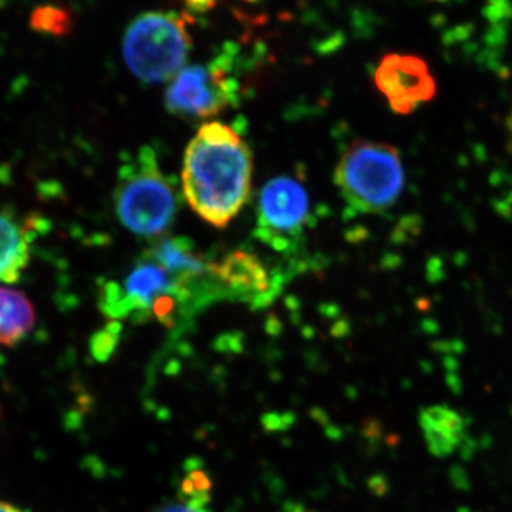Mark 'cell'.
Wrapping results in <instances>:
<instances>
[{"instance_id":"6da1fadb","label":"cell","mask_w":512,"mask_h":512,"mask_svg":"<svg viewBox=\"0 0 512 512\" xmlns=\"http://www.w3.org/2000/svg\"><path fill=\"white\" fill-rule=\"evenodd\" d=\"M252 156L241 136L220 121L205 123L185 151L183 188L192 210L225 228L249 200Z\"/></svg>"},{"instance_id":"7a4b0ae2","label":"cell","mask_w":512,"mask_h":512,"mask_svg":"<svg viewBox=\"0 0 512 512\" xmlns=\"http://www.w3.org/2000/svg\"><path fill=\"white\" fill-rule=\"evenodd\" d=\"M191 47L187 23L171 12L141 13L128 25L123 39L128 69L146 83L174 79L187 63Z\"/></svg>"},{"instance_id":"3957f363","label":"cell","mask_w":512,"mask_h":512,"mask_svg":"<svg viewBox=\"0 0 512 512\" xmlns=\"http://www.w3.org/2000/svg\"><path fill=\"white\" fill-rule=\"evenodd\" d=\"M114 202L121 224L140 237H160L173 224L175 191L161 174L150 147L143 148L133 163L121 168Z\"/></svg>"},{"instance_id":"277c9868","label":"cell","mask_w":512,"mask_h":512,"mask_svg":"<svg viewBox=\"0 0 512 512\" xmlns=\"http://www.w3.org/2000/svg\"><path fill=\"white\" fill-rule=\"evenodd\" d=\"M336 184L350 207L362 212H382L396 204L402 194V158L389 144L355 141L340 158Z\"/></svg>"},{"instance_id":"5b68a950","label":"cell","mask_w":512,"mask_h":512,"mask_svg":"<svg viewBox=\"0 0 512 512\" xmlns=\"http://www.w3.org/2000/svg\"><path fill=\"white\" fill-rule=\"evenodd\" d=\"M231 93L227 70L220 62L197 64L185 67L174 77L165 104L171 113L207 119L227 109Z\"/></svg>"},{"instance_id":"8992f818","label":"cell","mask_w":512,"mask_h":512,"mask_svg":"<svg viewBox=\"0 0 512 512\" xmlns=\"http://www.w3.org/2000/svg\"><path fill=\"white\" fill-rule=\"evenodd\" d=\"M175 285L181 284L147 254L137 262L123 284L104 285L100 308L109 318L124 319L134 315L138 318L141 312L153 309L157 299L168 296Z\"/></svg>"},{"instance_id":"52a82bcc","label":"cell","mask_w":512,"mask_h":512,"mask_svg":"<svg viewBox=\"0 0 512 512\" xmlns=\"http://www.w3.org/2000/svg\"><path fill=\"white\" fill-rule=\"evenodd\" d=\"M377 90L397 114L413 113L436 96V80L419 56L390 53L380 60L375 76Z\"/></svg>"},{"instance_id":"ba28073f","label":"cell","mask_w":512,"mask_h":512,"mask_svg":"<svg viewBox=\"0 0 512 512\" xmlns=\"http://www.w3.org/2000/svg\"><path fill=\"white\" fill-rule=\"evenodd\" d=\"M308 212V192L292 178H275L261 192L259 224L269 235L295 234L305 224Z\"/></svg>"},{"instance_id":"9c48e42d","label":"cell","mask_w":512,"mask_h":512,"mask_svg":"<svg viewBox=\"0 0 512 512\" xmlns=\"http://www.w3.org/2000/svg\"><path fill=\"white\" fill-rule=\"evenodd\" d=\"M148 255L163 266L165 271L170 272L181 285L198 276L212 274V265L201 255L195 254L180 238L158 239Z\"/></svg>"},{"instance_id":"30bf717a","label":"cell","mask_w":512,"mask_h":512,"mask_svg":"<svg viewBox=\"0 0 512 512\" xmlns=\"http://www.w3.org/2000/svg\"><path fill=\"white\" fill-rule=\"evenodd\" d=\"M35 322V308L22 292L0 288V345H18L32 332Z\"/></svg>"},{"instance_id":"8fae6325","label":"cell","mask_w":512,"mask_h":512,"mask_svg":"<svg viewBox=\"0 0 512 512\" xmlns=\"http://www.w3.org/2000/svg\"><path fill=\"white\" fill-rule=\"evenodd\" d=\"M29 258L28 232L13 218L0 214V282H18Z\"/></svg>"},{"instance_id":"7c38bea8","label":"cell","mask_w":512,"mask_h":512,"mask_svg":"<svg viewBox=\"0 0 512 512\" xmlns=\"http://www.w3.org/2000/svg\"><path fill=\"white\" fill-rule=\"evenodd\" d=\"M212 274L239 291L264 292L268 286L264 266L255 256L244 252H235L221 265H212Z\"/></svg>"},{"instance_id":"4fadbf2b","label":"cell","mask_w":512,"mask_h":512,"mask_svg":"<svg viewBox=\"0 0 512 512\" xmlns=\"http://www.w3.org/2000/svg\"><path fill=\"white\" fill-rule=\"evenodd\" d=\"M421 429L434 454H447L453 450L460 433L461 421L451 410L433 407L421 413Z\"/></svg>"},{"instance_id":"5bb4252c","label":"cell","mask_w":512,"mask_h":512,"mask_svg":"<svg viewBox=\"0 0 512 512\" xmlns=\"http://www.w3.org/2000/svg\"><path fill=\"white\" fill-rule=\"evenodd\" d=\"M30 28L42 35L64 37L74 28V19L69 9L60 5H43L30 15Z\"/></svg>"},{"instance_id":"9a60e30c","label":"cell","mask_w":512,"mask_h":512,"mask_svg":"<svg viewBox=\"0 0 512 512\" xmlns=\"http://www.w3.org/2000/svg\"><path fill=\"white\" fill-rule=\"evenodd\" d=\"M187 476L181 481L178 498L184 503L207 508L211 501L212 481L207 471L201 466L187 468Z\"/></svg>"},{"instance_id":"2e32d148","label":"cell","mask_w":512,"mask_h":512,"mask_svg":"<svg viewBox=\"0 0 512 512\" xmlns=\"http://www.w3.org/2000/svg\"><path fill=\"white\" fill-rule=\"evenodd\" d=\"M114 342H116V335H114L113 330H111V332L100 333L93 342L94 355L101 360L106 359L114 348Z\"/></svg>"},{"instance_id":"e0dca14e","label":"cell","mask_w":512,"mask_h":512,"mask_svg":"<svg viewBox=\"0 0 512 512\" xmlns=\"http://www.w3.org/2000/svg\"><path fill=\"white\" fill-rule=\"evenodd\" d=\"M154 512H211L210 508L197 507V505H192L188 503H184L180 498L173 501V503H167L158 507Z\"/></svg>"},{"instance_id":"ac0fdd59","label":"cell","mask_w":512,"mask_h":512,"mask_svg":"<svg viewBox=\"0 0 512 512\" xmlns=\"http://www.w3.org/2000/svg\"><path fill=\"white\" fill-rule=\"evenodd\" d=\"M215 0H187L188 5L195 9H207L214 5Z\"/></svg>"},{"instance_id":"d6986e66","label":"cell","mask_w":512,"mask_h":512,"mask_svg":"<svg viewBox=\"0 0 512 512\" xmlns=\"http://www.w3.org/2000/svg\"><path fill=\"white\" fill-rule=\"evenodd\" d=\"M0 512H25V511L19 510V508L15 507V505L5 503V501L0 500Z\"/></svg>"},{"instance_id":"ffe728a7","label":"cell","mask_w":512,"mask_h":512,"mask_svg":"<svg viewBox=\"0 0 512 512\" xmlns=\"http://www.w3.org/2000/svg\"><path fill=\"white\" fill-rule=\"evenodd\" d=\"M511 127H512V116H511Z\"/></svg>"}]
</instances>
